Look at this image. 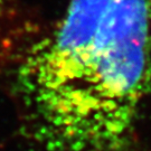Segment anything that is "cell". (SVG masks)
Here are the masks:
<instances>
[{
  "mask_svg": "<svg viewBox=\"0 0 151 151\" xmlns=\"http://www.w3.org/2000/svg\"><path fill=\"white\" fill-rule=\"evenodd\" d=\"M151 88V0H115L75 65L19 93L46 151H118Z\"/></svg>",
  "mask_w": 151,
  "mask_h": 151,
  "instance_id": "cell-1",
  "label": "cell"
},
{
  "mask_svg": "<svg viewBox=\"0 0 151 151\" xmlns=\"http://www.w3.org/2000/svg\"><path fill=\"white\" fill-rule=\"evenodd\" d=\"M115 0H70L62 22L27 53L17 73V91L56 77L87 53Z\"/></svg>",
  "mask_w": 151,
  "mask_h": 151,
  "instance_id": "cell-2",
  "label": "cell"
},
{
  "mask_svg": "<svg viewBox=\"0 0 151 151\" xmlns=\"http://www.w3.org/2000/svg\"><path fill=\"white\" fill-rule=\"evenodd\" d=\"M6 2H7V0H0V12H1V10H2V8L5 7Z\"/></svg>",
  "mask_w": 151,
  "mask_h": 151,
  "instance_id": "cell-3",
  "label": "cell"
}]
</instances>
